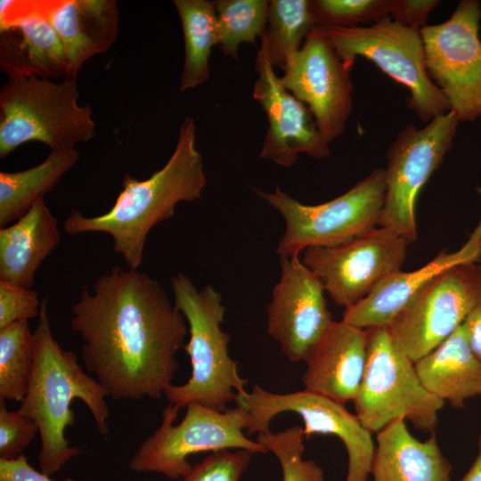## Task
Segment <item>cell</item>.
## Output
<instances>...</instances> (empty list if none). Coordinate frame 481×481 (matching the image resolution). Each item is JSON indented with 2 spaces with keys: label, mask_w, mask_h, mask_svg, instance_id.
<instances>
[{
  "label": "cell",
  "mask_w": 481,
  "mask_h": 481,
  "mask_svg": "<svg viewBox=\"0 0 481 481\" xmlns=\"http://www.w3.org/2000/svg\"><path fill=\"white\" fill-rule=\"evenodd\" d=\"M180 409L171 404L164 409L159 427L132 456L129 461L132 471L159 473L177 480L184 477L193 466L188 458L199 452L232 449L268 452L261 444L247 436L249 415L241 406L217 412L191 403L182 421L175 425Z\"/></svg>",
  "instance_id": "8992f818"
},
{
  "label": "cell",
  "mask_w": 481,
  "mask_h": 481,
  "mask_svg": "<svg viewBox=\"0 0 481 481\" xmlns=\"http://www.w3.org/2000/svg\"><path fill=\"white\" fill-rule=\"evenodd\" d=\"M462 324L469 348L481 362V303L469 313Z\"/></svg>",
  "instance_id": "8d00e7d4"
},
{
  "label": "cell",
  "mask_w": 481,
  "mask_h": 481,
  "mask_svg": "<svg viewBox=\"0 0 481 481\" xmlns=\"http://www.w3.org/2000/svg\"><path fill=\"white\" fill-rule=\"evenodd\" d=\"M76 149L51 151L38 165L18 172H0V226L24 216L78 161Z\"/></svg>",
  "instance_id": "d4e9b609"
},
{
  "label": "cell",
  "mask_w": 481,
  "mask_h": 481,
  "mask_svg": "<svg viewBox=\"0 0 481 481\" xmlns=\"http://www.w3.org/2000/svg\"><path fill=\"white\" fill-rule=\"evenodd\" d=\"M206 184L202 155L196 146L195 122L186 117L180 126L175 148L160 169L144 180L125 175L122 190L107 212L86 216L72 210L63 221V229L69 235L109 234L114 251L128 268L138 269L151 230L170 219L180 202L200 199Z\"/></svg>",
  "instance_id": "7a4b0ae2"
},
{
  "label": "cell",
  "mask_w": 481,
  "mask_h": 481,
  "mask_svg": "<svg viewBox=\"0 0 481 481\" xmlns=\"http://www.w3.org/2000/svg\"><path fill=\"white\" fill-rule=\"evenodd\" d=\"M369 481H450L452 466L435 433L420 441L397 420L377 433Z\"/></svg>",
  "instance_id": "7402d4cb"
},
{
  "label": "cell",
  "mask_w": 481,
  "mask_h": 481,
  "mask_svg": "<svg viewBox=\"0 0 481 481\" xmlns=\"http://www.w3.org/2000/svg\"><path fill=\"white\" fill-rule=\"evenodd\" d=\"M34 359V331L29 321L0 329V400H23L33 373Z\"/></svg>",
  "instance_id": "83f0119b"
},
{
  "label": "cell",
  "mask_w": 481,
  "mask_h": 481,
  "mask_svg": "<svg viewBox=\"0 0 481 481\" xmlns=\"http://www.w3.org/2000/svg\"><path fill=\"white\" fill-rule=\"evenodd\" d=\"M46 12L64 47L66 77H77L86 61L107 52L117 39L119 13L114 0H51Z\"/></svg>",
  "instance_id": "44dd1931"
},
{
  "label": "cell",
  "mask_w": 481,
  "mask_h": 481,
  "mask_svg": "<svg viewBox=\"0 0 481 481\" xmlns=\"http://www.w3.org/2000/svg\"><path fill=\"white\" fill-rule=\"evenodd\" d=\"M479 303L481 265L458 264L431 279L387 328L415 363L451 336Z\"/></svg>",
  "instance_id": "4fadbf2b"
},
{
  "label": "cell",
  "mask_w": 481,
  "mask_h": 481,
  "mask_svg": "<svg viewBox=\"0 0 481 481\" xmlns=\"http://www.w3.org/2000/svg\"><path fill=\"white\" fill-rule=\"evenodd\" d=\"M234 401L248 412L247 436L269 430L272 420L280 413L294 412L304 422L305 437L332 435L342 441L347 453L344 481H369L375 453L372 433L345 404L305 389L278 394L258 385L250 392L236 394Z\"/></svg>",
  "instance_id": "8fae6325"
},
{
  "label": "cell",
  "mask_w": 481,
  "mask_h": 481,
  "mask_svg": "<svg viewBox=\"0 0 481 481\" xmlns=\"http://www.w3.org/2000/svg\"><path fill=\"white\" fill-rule=\"evenodd\" d=\"M459 122L450 110L421 128L408 124L398 133L387 153L386 193L378 226L409 243L417 240V197L450 151Z\"/></svg>",
  "instance_id": "30bf717a"
},
{
  "label": "cell",
  "mask_w": 481,
  "mask_h": 481,
  "mask_svg": "<svg viewBox=\"0 0 481 481\" xmlns=\"http://www.w3.org/2000/svg\"><path fill=\"white\" fill-rule=\"evenodd\" d=\"M477 441V455L461 481H481V430Z\"/></svg>",
  "instance_id": "74e56055"
},
{
  "label": "cell",
  "mask_w": 481,
  "mask_h": 481,
  "mask_svg": "<svg viewBox=\"0 0 481 481\" xmlns=\"http://www.w3.org/2000/svg\"><path fill=\"white\" fill-rule=\"evenodd\" d=\"M267 0L215 1L218 45L224 55L238 59L242 43H255L265 34Z\"/></svg>",
  "instance_id": "f1b7e54d"
},
{
  "label": "cell",
  "mask_w": 481,
  "mask_h": 481,
  "mask_svg": "<svg viewBox=\"0 0 481 481\" xmlns=\"http://www.w3.org/2000/svg\"><path fill=\"white\" fill-rule=\"evenodd\" d=\"M253 453L245 450L211 452L193 465L181 481H240Z\"/></svg>",
  "instance_id": "1f68e13d"
},
{
  "label": "cell",
  "mask_w": 481,
  "mask_h": 481,
  "mask_svg": "<svg viewBox=\"0 0 481 481\" xmlns=\"http://www.w3.org/2000/svg\"><path fill=\"white\" fill-rule=\"evenodd\" d=\"M439 4L438 0H391L389 16L399 24L420 31L428 25L429 13Z\"/></svg>",
  "instance_id": "e575fe53"
},
{
  "label": "cell",
  "mask_w": 481,
  "mask_h": 481,
  "mask_svg": "<svg viewBox=\"0 0 481 481\" xmlns=\"http://www.w3.org/2000/svg\"><path fill=\"white\" fill-rule=\"evenodd\" d=\"M38 434L36 422L19 410L9 411L0 400V459L13 460L23 455V451Z\"/></svg>",
  "instance_id": "d6a6232c"
},
{
  "label": "cell",
  "mask_w": 481,
  "mask_h": 481,
  "mask_svg": "<svg viewBox=\"0 0 481 481\" xmlns=\"http://www.w3.org/2000/svg\"><path fill=\"white\" fill-rule=\"evenodd\" d=\"M280 265L266 309V330L289 362H305L334 321L322 281L299 256H280Z\"/></svg>",
  "instance_id": "2e32d148"
},
{
  "label": "cell",
  "mask_w": 481,
  "mask_h": 481,
  "mask_svg": "<svg viewBox=\"0 0 481 481\" xmlns=\"http://www.w3.org/2000/svg\"><path fill=\"white\" fill-rule=\"evenodd\" d=\"M481 5L461 1L444 22L420 32L429 77L459 121L481 118Z\"/></svg>",
  "instance_id": "7c38bea8"
},
{
  "label": "cell",
  "mask_w": 481,
  "mask_h": 481,
  "mask_svg": "<svg viewBox=\"0 0 481 481\" xmlns=\"http://www.w3.org/2000/svg\"><path fill=\"white\" fill-rule=\"evenodd\" d=\"M0 481H55L33 468L23 454L13 460L0 459ZM64 481H77L67 478ZM92 481V480H89Z\"/></svg>",
  "instance_id": "d590c367"
},
{
  "label": "cell",
  "mask_w": 481,
  "mask_h": 481,
  "mask_svg": "<svg viewBox=\"0 0 481 481\" xmlns=\"http://www.w3.org/2000/svg\"><path fill=\"white\" fill-rule=\"evenodd\" d=\"M409 244L393 231L377 226L338 245L310 247L303 251L302 261L321 279L333 302L346 309L401 271Z\"/></svg>",
  "instance_id": "5bb4252c"
},
{
  "label": "cell",
  "mask_w": 481,
  "mask_h": 481,
  "mask_svg": "<svg viewBox=\"0 0 481 481\" xmlns=\"http://www.w3.org/2000/svg\"><path fill=\"white\" fill-rule=\"evenodd\" d=\"M171 289L174 304L188 323L190 338L183 349L192 374L183 385H168L164 396L179 408L197 403L224 412L236 394L246 391L248 380L228 352L230 336L221 328L225 314L222 296L211 285L198 289L183 273L172 276Z\"/></svg>",
  "instance_id": "277c9868"
},
{
  "label": "cell",
  "mask_w": 481,
  "mask_h": 481,
  "mask_svg": "<svg viewBox=\"0 0 481 481\" xmlns=\"http://www.w3.org/2000/svg\"><path fill=\"white\" fill-rule=\"evenodd\" d=\"M478 192L481 195V187ZM480 237L481 220L460 249L442 251L420 268L389 275L367 297L346 308L342 321L361 329L388 327L412 297L435 276L455 265L477 262L481 257Z\"/></svg>",
  "instance_id": "ffe728a7"
},
{
  "label": "cell",
  "mask_w": 481,
  "mask_h": 481,
  "mask_svg": "<svg viewBox=\"0 0 481 481\" xmlns=\"http://www.w3.org/2000/svg\"><path fill=\"white\" fill-rule=\"evenodd\" d=\"M310 0H271L264 34L272 63L282 69L315 26Z\"/></svg>",
  "instance_id": "4316f807"
},
{
  "label": "cell",
  "mask_w": 481,
  "mask_h": 481,
  "mask_svg": "<svg viewBox=\"0 0 481 481\" xmlns=\"http://www.w3.org/2000/svg\"><path fill=\"white\" fill-rule=\"evenodd\" d=\"M41 302L33 289L0 281V329L16 322L37 318Z\"/></svg>",
  "instance_id": "836d02e7"
},
{
  "label": "cell",
  "mask_w": 481,
  "mask_h": 481,
  "mask_svg": "<svg viewBox=\"0 0 481 481\" xmlns=\"http://www.w3.org/2000/svg\"><path fill=\"white\" fill-rule=\"evenodd\" d=\"M305 434L303 428L293 426L273 433L270 429L258 433L257 441L278 460L282 481H324L322 469L314 461L304 460Z\"/></svg>",
  "instance_id": "f546056e"
},
{
  "label": "cell",
  "mask_w": 481,
  "mask_h": 481,
  "mask_svg": "<svg viewBox=\"0 0 481 481\" xmlns=\"http://www.w3.org/2000/svg\"><path fill=\"white\" fill-rule=\"evenodd\" d=\"M78 96L77 77H8L0 91V158L29 142L60 151L94 138L92 109Z\"/></svg>",
  "instance_id": "5b68a950"
},
{
  "label": "cell",
  "mask_w": 481,
  "mask_h": 481,
  "mask_svg": "<svg viewBox=\"0 0 481 481\" xmlns=\"http://www.w3.org/2000/svg\"><path fill=\"white\" fill-rule=\"evenodd\" d=\"M260 39L255 62L258 77L252 95L265 111L268 126L259 157L284 167L293 166L302 153L314 159L329 157L330 143L318 130L312 112L282 85L265 36Z\"/></svg>",
  "instance_id": "e0dca14e"
},
{
  "label": "cell",
  "mask_w": 481,
  "mask_h": 481,
  "mask_svg": "<svg viewBox=\"0 0 481 481\" xmlns=\"http://www.w3.org/2000/svg\"><path fill=\"white\" fill-rule=\"evenodd\" d=\"M184 37L180 90L193 89L210 77L209 57L218 45L215 1L175 0Z\"/></svg>",
  "instance_id": "484cf974"
},
{
  "label": "cell",
  "mask_w": 481,
  "mask_h": 481,
  "mask_svg": "<svg viewBox=\"0 0 481 481\" xmlns=\"http://www.w3.org/2000/svg\"><path fill=\"white\" fill-rule=\"evenodd\" d=\"M479 248H480V252H481V237H480V240H479Z\"/></svg>",
  "instance_id": "f35d334b"
},
{
  "label": "cell",
  "mask_w": 481,
  "mask_h": 481,
  "mask_svg": "<svg viewBox=\"0 0 481 481\" xmlns=\"http://www.w3.org/2000/svg\"><path fill=\"white\" fill-rule=\"evenodd\" d=\"M368 359L355 399V415L371 433L397 420L434 433L445 403L421 383L414 362L392 338L387 327L366 329Z\"/></svg>",
  "instance_id": "52a82bcc"
},
{
  "label": "cell",
  "mask_w": 481,
  "mask_h": 481,
  "mask_svg": "<svg viewBox=\"0 0 481 481\" xmlns=\"http://www.w3.org/2000/svg\"><path fill=\"white\" fill-rule=\"evenodd\" d=\"M315 24L322 28H345L375 23L389 16L391 0H314Z\"/></svg>",
  "instance_id": "4dcf8cb0"
},
{
  "label": "cell",
  "mask_w": 481,
  "mask_h": 481,
  "mask_svg": "<svg viewBox=\"0 0 481 481\" xmlns=\"http://www.w3.org/2000/svg\"><path fill=\"white\" fill-rule=\"evenodd\" d=\"M342 61L350 69L357 57L373 62L410 92L408 106L426 123L451 110L443 93L428 76L419 30L390 16L370 24L322 28Z\"/></svg>",
  "instance_id": "9c48e42d"
},
{
  "label": "cell",
  "mask_w": 481,
  "mask_h": 481,
  "mask_svg": "<svg viewBox=\"0 0 481 481\" xmlns=\"http://www.w3.org/2000/svg\"><path fill=\"white\" fill-rule=\"evenodd\" d=\"M414 364L425 388L454 408L481 396V362L469 348L463 324Z\"/></svg>",
  "instance_id": "cb8c5ba5"
},
{
  "label": "cell",
  "mask_w": 481,
  "mask_h": 481,
  "mask_svg": "<svg viewBox=\"0 0 481 481\" xmlns=\"http://www.w3.org/2000/svg\"><path fill=\"white\" fill-rule=\"evenodd\" d=\"M255 192L284 218L276 254L299 256L310 247L338 245L377 227L385 200L386 171L374 168L345 193L317 205L302 203L278 187L273 192Z\"/></svg>",
  "instance_id": "ba28073f"
},
{
  "label": "cell",
  "mask_w": 481,
  "mask_h": 481,
  "mask_svg": "<svg viewBox=\"0 0 481 481\" xmlns=\"http://www.w3.org/2000/svg\"><path fill=\"white\" fill-rule=\"evenodd\" d=\"M60 240L58 221L41 198L0 229V281L32 289L36 272Z\"/></svg>",
  "instance_id": "603a6c76"
},
{
  "label": "cell",
  "mask_w": 481,
  "mask_h": 481,
  "mask_svg": "<svg viewBox=\"0 0 481 481\" xmlns=\"http://www.w3.org/2000/svg\"><path fill=\"white\" fill-rule=\"evenodd\" d=\"M81 358L115 401L159 400L172 384L188 333L164 289L138 269L113 266L71 306Z\"/></svg>",
  "instance_id": "6da1fadb"
},
{
  "label": "cell",
  "mask_w": 481,
  "mask_h": 481,
  "mask_svg": "<svg viewBox=\"0 0 481 481\" xmlns=\"http://www.w3.org/2000/svg\"><path fill=\"white\" fill-rule=\"evenodd\" d=\"M368 359V333L343 322L330 328L305 360V390L345 404L354 401Z\"/></svg>",
  "instance_id": "d6986e66"
},
{
  "label": "cell",
  "mask_w": 481,
  "mask_h": 481,
  "mask_svg": "<svg viewBox=\"0 0 481 481\" xmlns=\"http://www.w3.org/2000/svg\"><path fill=\"white\" fill-rule=\"evenodd\" d=\"M46 8L47 1H1L0 68L8 77H66L64 47Z\"/></svg>",
  "instance_id": "ac0fdd59"
},
{
  "label": "cell",
  "mask_w": 481,
  "mask_h": 481,
  "mask_svg": "<svg viewBox=\"0 0 481 481\" xmlns=\"http://www.w3.org/2000/svg\"><path fill=\"white\" fill-rule=\"evenodd\" d=\"M281 69L282 85L308 107L324 140L330 143L339 137L353 109L352 69L339 58L324 29L315 25Z\"/></svg>",
  "instance_id": "9a60e30c"
},
{
  "label": "cell",
  "mask_w": 481,
  "mask_h": 481,
  "mask_svg": "<svg viewBox=\"0 0 481 481\" xmlns=\"http://www.w3.org/2000/svg\"><path fill=\"white\" fill-rule=\"evenodd\" d=\"M34 348L33 373L18 410L36 422L41 441L39 470L52 477L81 452L65 436L66 428L76 421L72 402L78 399L86 405L102 436L110 432V409L103 387L82 370L77 355L64 350L54 338L47 298L41 302L34 330Z\"/></svg>",
  "instance_id": "3957f363"
}]
</instances>
